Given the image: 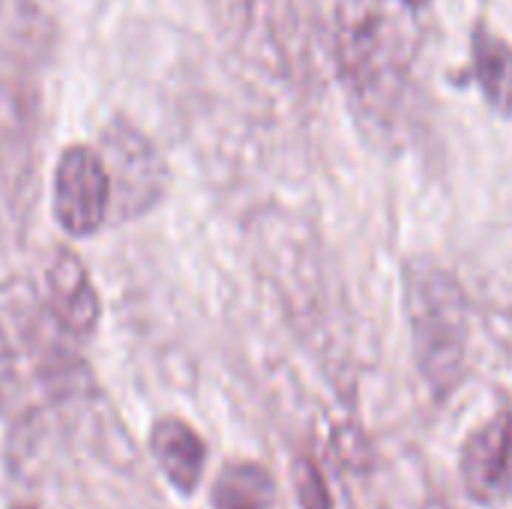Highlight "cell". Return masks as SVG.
Masks as SVG:
<instances>
[{
    "instance_id": "obj_1",
    "label": "cell",
    "mask_w": 512,
    "mask_h": 509,
    "mask_svg": "<svg viewBox=\"0 0 512 509\" xmlns=\"http://www.w3.org/2000/svg\"><path fill=\"white\" fill-rule=\"evenodd\" d=\"M423 9L408 0H339L336 63L363 117L390 126L411 87Z\"/></svg>"
},
{
    "instance_id": "obj_2",
    "label": "cell",
    "mask_w": 512,
    "mask_h": 509,
    "mask_svg": "<svg viewBox=\"0 0 512 509\" xmlns=\"http://www.w3.org/2000/svg\"><path fill=\"white\" fill-rule=\"evenodd\" d=\"M402 303L423 378L441 396L465 378L468 300L459 279L432 258H411L402 273Z\"/></svg>"
},
{
    "instance_id": "obj_3",
    "label": "cell",
    "mask_w": 512,
    "mask_h": 509,
    "mask_svg": "<svg viewBox=\"0 0 512 509\" xmlns=\"http://www.w3.org/2000/svg\"><path fill=\"white\" fill-rule=\"evenodd\" d=\"M96 150L111 180V216L129 222L162 201L168 189V165L144 132L114 117L102 129Z\"/></svg>"
},
{
    "instance_id": "obj_4",
    "label": "cell",
    "mask_w": 512,
    "mask_h": 509,
    "mask_svg": "<svg viewBox=\"0 0 512 509\" xmlns=\"http://www.w3.org/2000/svg\"><path fill=\"white\" fill-rule=\"evenodd\" d=\"M51 210L69 237L96 234L111 216V180L96 147L72 144L54 168Z\"/></svg>"
},
{
    "instance_id": "obj_5",
    "label": "cell",
    "mask_w": 512,
    "mask_h": 509,
    "mask_svg": "<svg viewBox=\"0 0 512 509\" xmlns=\"http://www.w3.org/2000/svg\"><path fill=\"white\" fill-rule=\"evenodd\" d=\"M459 471L471 501L492 507L512 498V408L498 411L468 435Z\"/></svg>"
},
{
    "instance_id": "obj_6",
    "label": "cell",
    "mask_w": 512,
    "mask_h": 509,
    "mask_svg": "<svg viewBox=\"0 0 512 509\" xmlns=\"http://www.w3.org/2000/svg\"><path fill=\"white\" fill-rule=\"evenodd\" d=\"M48 285V309L60 321V327L72 336H90L99 324V294L81 264V258L69 249H60L45 273Z\"/></svg>"
},
{
    "instance_id": "obj_7",
    "label": "cell",
    "mask_w": 512,
    "mask_h": 509,
    "mask_svg": "<svg viewBox=\"0 0 512 509\" xmlns=\"http://www.w3.org/2000/svg\"><path fill=\"white\" fill-rule=\"evenodd\" d=\"M150 453L162 477L180 492L192 495L204 477L207 447L201 435L180 417H162L150 429Z\"/></svg>"
},
{
    "instance_id": "obj_8",
    "label": "cell",
    "mask_w": 512,
    "mask_h": 509,
    "mask_svg": "<svg viewBox=\"0 0 512 509\" xmlns=\"http://www.w3.org/2000/svg\"><path fill=\"white\" fill-rule=\"evenodd\" d=\"M471 75L495 111L512 114V45L486 24L471 33Z\"/></svg>"
},
{
    "instance_id": "obj_9",
    "label": "cell",
    "mask_w": 512,
    "mask_h": 509,
    "mask_svg": "<svg viewBox=\"0 0 512 509\" xmlns=\"http://www.w3.org/2000/svg\"><path fill=\"white\" fill-rule=\"evenodd\" d=\"M213 509H273L276 483L258 462H231L213 483Z\"/></svg>"
},
{
    "instance_id": "obj_10",
    "label": "cell",
    "mask_w": 512,
    "mask_h": 509,
    "mask_svg": "<svg viewBox=\"0 0 512 509\" xmlns=\"http://www.w3.org/2000/svg\"><path fill=\"white\" fill-rule=\"evenodd\" d=\"M294 486H297V498L303 509H336L333 495L324 483V474L309 459H300L294 465Z\"/></svg>"
},
{
    "instance_id": "obj_11",
    "label": "cell",
    "mask_w": 512,
    "mask_h": 509,
    "mask_svg": "<svg viewBox=\"0 0 512 509\" xmlns=\"http://www.w3.org/2000/svg\"><path fill=\"white\" fill-rule=\"evenodd\" d=\"M408 3H414L417 9H423V12H426V9H429V6H432L435 0H408Z\"/></svg>"
}]
</instances>
